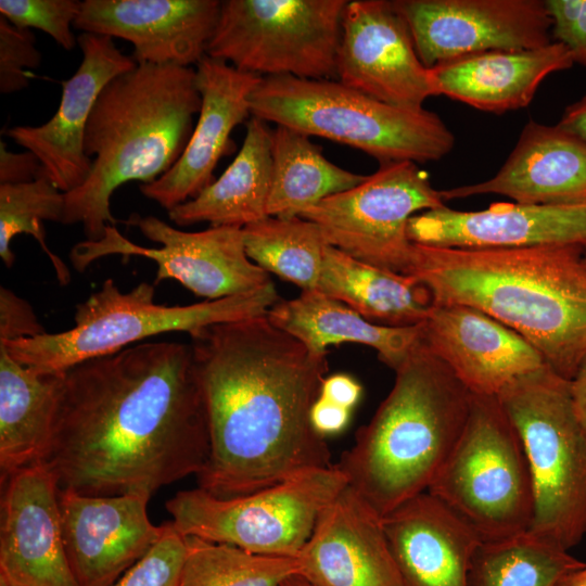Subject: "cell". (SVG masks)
Wrapping results in <instances>:
<instances>
[{
  "label": "cell",
  "mask_w": 586,
  "mask_h": 586,
  "mask_svg": "<svg viewBox=\"0 0 586 586\" xmlns=\"http://www.w3.org/2000/svg\"><path fill=\"white\" fill-rule=\"evenodd\" d=\"M208 455L207 413L190 344L141 343L64 371L43 462L60 488L152 496L198 475Z\"/></svg>",
  "instance_id": "obj_1"
},
{
  "label": "cell",
  "mask_w": 586,
  "mask_h": 586,
  "mask_svg": "<svg viewBox=\"0 0 586 586\" xmlns=\"http://www.w3.org/2000/svg\"><path fill=\"white\" fill-rule=\"evenodd\" d=\"M190 337L209 432L199 488L232 498L333 466L310 422L327 355L266 315L209 324Z\"/></svg>",
  "instance_id": "obj_2"
},
{
  "label": "cell",
  "mask_w": 586,
  "mask_h": 586,
  "mask_svg": "<svg viewBox=\"0 0 586 586\" xmlns=\"http://www.w3.org/2000/svg\"><path fill=\"white\" fill-rule=\"evenodd\" d=\"M406 275L433 305L475 307L527 340L560 377L586 356V249L434 247L413 243Z\"/></svg>",
  "instance_id": "obj_3"
},
{
  "label": "cell",
  "mask_w": 586,
  "mask_h": 586,
  "mask_svg": "<svg viewBox=\"0 0 586 586\" xmlns=\"http://www.w3.org/2000/svg\"><path fill=\"white\" fill-rule=\"evenodd\" d=\"M201 94L192 66L137 64L112 79L90 114L84 140L90 174L65 193L62 224L81 225L87 240H100L117 219L111 196L129 181L150 183L183 153L199 114Z\"/></svg>",
  "instance_id": "obj_4"
},
{
  "label": "cell",
  "mask_w": 586,
  "mask_h": 586,
  "mask_svg": "<svg viewBox=\"0 0 586 586\" xmlns=\"http://www.w3.org/2000/svg\"><path fill=\"white\" fill-rule=\"evenodd\" d=\"M471 397L421 337L336 463L348 486L382 518L428 492L462 433Z\"/></svg>",
  "instance_id": "obj_5"
},
{
  "label": "cell",
  "mask_w": 586,
  "mask_h": 586,
  "mask_svg": "<svg viewBox=\"0 0 586 586\" xmlns=\"http://www.w3.org/2000/svg\"><path fill=\"white\" fill-rule=\"evenodd\" d=\"M251 116L358 149L380 164L440 161L455 137L438 115L394 106L336 79L263 77Z\"/></svg>",
  "instance_id": "obj_6"
},
{
  "label": "cell",
  "mask_w": 586,
  "mask_h": 586,
  "mask_svg": "<svg viewBox=\"0 0 586 586\" xmlns=\"http://www.w3.org/2000/svg\"><path fill=\"white\" fill-rule=\"evenodd\" d=\"M154 293V285L148 282L123 292L112 279H106L100 290L76 306L73 328L34 337L0 340V344L24 366L43 372H64L161 333L183 331L191 335L209 324L264 316L280 301L272 281L250 293L187 306L156 304Z\"/></svg>",
  "instance_id": "obj_7"
},
{
  "label": "cell",
  "mask_w": 586,
  "mask_h": 586,
  "mask_svg": "<svg viewBox=\"0 0 586 586\" xmlns=\"http://www.w3.org/2000/svg\"><path fill=\"white\" fill-rule=\"evenodd\" d=\"M498 398L519 432L531 468L534 520L530 532L569 550L586 536V428L570 380L547 365Z\"/></svg>",
  "instance_id": "obj_8"
},
{
  "label": "cell",
  "mask_w": 586,
  "mask_h": 586,
  "mask_svg": "<svg viewBox=\"0 0 586 586\" xmlns=\"http://www.w3.org/2000/svg\"><path fill=\"white\" fill-rule=\"evenodd\" d=\"M428 492L482 542L530 531L535 510L531 468L498 396L472 394L462 433Z\"/></svg>",
  "instance_id": "obj_9"
},
{
  "label": "cell",
  "mask_w": 586,
  "mask_h": 586,
  "mask_svg": "<svg viewBox=\"0 0 586 586\" xmlns=\"http://www.w3.org/2000/svg\"><path fill=\"white\" fill-rule=\"evenodd\" d=\"M347 485L333 464L232 498H219L199 487L180 491L166 502V509L184 536L259 555L296 557L322 510Z\"/></svg>",
  "instance_id": "obj_10"
},
{
  "label": "cell",
  "mask_w": 586,
  "mask_h": 586,
  "mask_svg": "<svg viewBox=\"0 0 586 586\" xmlns=\"http://www.w3.org/2000/svg\"><path fill=\"white\" fill-rule=\"evenodd\" d=\"M346 0H225L206 55L262 77L336 79Z\"/></svg>",
  "instance_id": "obj_11"
},
{
  "label": "cell",
  "mask_w": 586,
  "mask_h": 586,
  "mask_svg": "<svg viewBox=\"0 0 586 586\" xmlns=\"http://www.w3.org/2000/svg\"><path fill=\"white\" fill-rule=\"evenodd\" d=\"M441 191L413 162L380 164L358 186L331 195L298 216L319 226L329 245L369 265L406 275L413 243L409 219L444 206Z\"/></svg>",
  "instance_id": "obj_12"
},
{
  "label": "cell",
  "mask_w": 586,
  "mask_h": 586,
  "mask_svg": "<svg viewBox=\"0 0 586 586\" xmlns=\"http://www.w3.org/2000/svg\"><path fill=\"white\" fill-rule=\"evenodd\" d=\"M128 224L137 226L144 237L162 246L151 249L135 244L115 226L107 225L100 240H86L72 249L69 258L75 269L82 272L94 260L114 254L143 256L157 265L154 284L175 279L207 300L250 293L271 282L268 272L249 258L240 227H211L188 232L157 217L138 215Z\"/></svg>",
  "instance_id": "obj_13"
},
{
  "label": "cell",
  "mask_w": 586,
  "mask_h": 586,
  "mask_svg": "<svg viewBox=\"0 0 586 586\" xmlns=\"http://www.w3.org/2000/svg\"><path fill=\"white\" fill-rule=\"evenodd\" d=\"M422 63L434 65L492 50L550 43L551 18L542 0H394Z\"/></svg>",
  "instance_id": "obj_14"
},
{
  "label": "cell",
  "mask_w": 586,
  "mask_h": 586,
  "mask_svg": "<svg viewBox=\"0 0 586 586\" xmlns=\"http://www.w3.org/2000/svg\"><path fill=\"white\" fill-rule=\"evenodd\" d=\"M336 80L384 103L418 110L440 95L392 1H347L336 55Z\"/></svg>",
  "instance_id": "obj_15"
},
{
  "label": "cell",
  "mask_w": 586,
  "mask_h": 586,
  "mask_svg": "<svg viewBox=\"0 0 586 586\" xmlns=\"http://www.w3.org/2000/svg\"><path fill=\"white\" fill-rule=\"evenodd\" d=\"M77 41L82 60L74 75L62 82L55 114L42 125L15 126L7 131L38 157L40 176L64 193L80 187L90 174L92 158L85 152L84 140L98 97L112 79L137 65L111 37L82 33Z\"/></svg>",
  "instance_id": "obj_16"
},
{
  "label": "cell",
  "mask_w": 586,
  "mask_h": 586,
  "mask_svg": "<svg viewBox=\"0 0 586 586\" xmlns=\"http://www.w3.org/2000/svg\"><path fill=\"white\" fill-rule=\"evenodd\" d=\"M63 542L79 586H111L160 539L151 496H90L59 488Z\"/></svg>",
  "instance_id": "obj_17"
},
{
  "label": "cell",
  "mask_w": 586,
  "mask_h": 586,
  "mask_svg": "<svg viewBox=\"0 0 586 586\" xmlns=\"http://www.w3.org/2000/svg\"><path fill=\"white\" fill-rule=\"evenodd\" d=\"M1 484L0 578L11 586H79L64 547L52 471L38 463Z\"/></svg>",
  "instance_id": "obj_18"
},
{
  "label": "cell",
  "mask_w": 586,
  "mask_h": 586,
  "mask_svg": "<svg viewBox=\"0 0 586 586\" xmlns=\"http://www.w3.org/2000/svg\"><path fill=\"white\" fill-rule=\"evenodd\" d=\"M218 0H85L74 28L120 38L137 64L196 65L215 31Z\"/></svg>",
  "instance_id": "obj_19"
},
{
  "label": "cell",
  "mask_w": 586,
  "mask_h": 586,
  "mask_svg": "<svg viewBox=\"0 0 586 586\" xmlns=\"http://www.w3.org/2000/svg\"><path fill=\"white\" fill-rule=\"evenodd\" d=\"M412 243L434 247L517 249L582 246L586 249V205L493 203L483 211L446 205L408 221Z\"/></svg>",
  "instance_id": "obj_20"
},
{
  "label": "cell",
  "mask_w": 586,
  "mask_h": 586,
  "mask_svg": "<svg viewBox=\"0 0 586 586\" xmlns=\"http://www.w3.org/2000/svg\"><path fill=\"white\" fill-rule=\"evenodd\" d=\"M262 78L204 55L195 65L201 107L189 142L168 171L140 186L141 193L169 211L211 184L232 130L251 117V95Z\"/></svg>",
  "instance_id": "obj_21"
},
{
  "label": "cell",
  "mask_w": 586,
  "mask_h": 586,
  "mask_svg": "<svg viewBox=\"0 0 586 586\" xmlns=\"http://www.w3.org/2000/svg\"><path fill=\"white\" fill-rule=\"evenodd\" d=\"M422 339L476 395L498 396L517 379L546 365L522 335L468 305H433L422 323Z\"/></svg>",
  "instance_id": "obj_22"
},
{
  "label": "cell",
  "mask_w": 586,
  "mask_h": 586,
  "mask_svg": "<svg viewBox=\"0 0 586 586\" xmlns=\"http://www.w3.org/2000/svg\"><path fill=\"white\" fill-rule=\"evenodd\" d=\"M296 559L316 586H403L383 518L348 485L322 510Z\"/></svg>",
  "instance_id": "obj_23"
},
{
  "label": "cell",
  "mask_w": 586,
  "mask_h": 586,
  "mask_svg": "<svg viewBox=\"0 0 586 586\" xmlns=\"http://www.w3.org/2000/svg\"><path fill=\"white\" fill-rule=\"evenodd\" d=\"M489 193L523 204L586 205V140L531 119L495 176L441 191L444 201Z\"/></svg>",
  "instance_id": "obj_24"
},
{
  "label": "cell",
  "mask_w": 586,
  "mask_h": 586,
  "mask_svg": "<svg viewBox=\"0 0 586 586\" xmlns=\"http://www.w3.org/2000/svg\"><path fill=\"white\" fill-rule=\"evenodd\" d=\"M403 586H468L482 539L438 498L424 492L383 517Z\"/></svg>",
  "instance_id": "obj_25"
},
{
  "label": "cell",
  "mask_w": 586,
  "mask_h": 586,
  "mask_svg": "<svg viewBox=\"0 0 586 586\" xmlns=\"http://www.w3.org/2000/svg\"><path fill=\"white\" fill-rule=\"evenodd\" d=\"M568 49L556 41L527 50H492L431 67L440 94L476 110L502 114L526 107L542 81L573 66Z\"/></svg>",
  "instance_id": "obj_26"
},
{
  "label": "cell",
  "mask_w": 586,
  "mask_h": 586,
  "mask_svg": "<svg viewBox=\"0 0 586 586\" xmlns=\"http://www.w3.org/2000/svg\"><path fill=\"white\" fill-rule=\"evenodd\" d=\"M266 316L315 354L327 355L330 345L364 344L374 348L379 359L394 371L422 337L423 322L407 327L375 324L317 289L280 300Z\"/></svg>",
  "instance_id": "obj_27"
},
{
  "label": "cell",
  "mask_w": 586,
  "mask_h": 586,
  "mask_svg": "<svg viewBox=\"0 0 586 586\" xmlns=\"http://www.w3.org/2000/svg\"><path fill=\"white\" fill-rule=\"evenodd\" d=\"M63 374L24 366L0 344L1 482L44 462Z\"/></svg>",
  "instance_id": "obj_28"
},
{
  "label": "cell",
  "mask_w": 586,
  "mask_h": 586,
  "mask_svg": "<svg viewBox=\"0 0 586 586\" xmlns=\"http://www.w3.org/2000/svg\"><path fill=\"white\" fill-rule=\"evenodd\" d=\"M271 132L266 122L251 116L231 164L195 198L167 211L169 219L181 227L207 221L211 227L243 228L267 217Z\"/></svg>",
  "instance_id": "obj_29"
},
{
  "label": "cell",
  "mask_w": 586,
  "mask_h": 586,
  "mask_svg": "<svg viewBox=\"0 0 586 586\" xmlns=\"http://www.w3.org/2000/svg\"><path fill=\"white\" fill-rule=\"evenodd\" d=\"M317 290L367 320L391 327L420 324L433 307L429 290L416 278L369 265L329 244Z\"/></svg>",
  "instance_id": "obj_30"
},
{
  "label": "cell",
  "mask_w": 586,
  "mask_h": 586,
  "mask_svg": "<svg viewBox=\"0 0 586 586\" xmlns=\"http://www.w3.org/2000/svg\"><path fill=\"white\" fill-rule=\"evenodd\" d=\"M367 176L344 169L324 157L308 136L276 125L271 132V186L267 215L290 218L320 201L349 190Z\"/></svg>",
  "instance_id": "obj_31"
},
{
  "label": "cell",
  "mask_w": 586,
  "mask_h": 586,
  "mask_svg": "<svg viewBox=\"0 0 586 586\" xmlns=\"http://www.w3.org/2000/svg\"><path fill=\"white\" fill-rule=\"evenodd\" d=\"M586 562L532 532L481 542L468 586H555Z\"/></svg>",
  "instance_id": "obj_32"
},
{
  "label": "cell",
  "mask_w": 586,
  "mask_h": 586,
  "mask_svg": "<svg viewBox=\"0 0 586 586\" xmlns=\"http://www.w3.org/2000/svg\"><path fill=\"white\" fill-rule=\"evenodd\" d=\"M242 229L253 263L302 291L317 289L328 244L318 225L300 216H267Z\"/></svg>",
  "instance_id": "obj_33"
},
{
  "label": "cell",
  "mask_w": 586,
  "mask_h": 586,
  "mask_svg": "<svg viewBox=\"0 0 586 586\" xmlns=\"http://www.w3.org/2000/svg\"><path fill=\"white\" fill-rule=\"evenodd\" d=\"M179 586H281L300 574L296 557L267 556L186 536Z\"/></svg>",
  "instance_id": "obj_34"
},
{
  "label": "cell",
  "mask_w": 586,
  "mask_h": 586,
  "mask_svg": "<svg viewBox=\"0 0 586 586\" xmlns=\"http://www.w3.org/2000/svg\"><path fill=\"white\" fill-rule=\"evenodd\" d=\"M65 193L48 178L17 184H0V257L5 267L14 264L10 247L12 239L21 233L31 235L49 257L60 284L71 281V272L62 259L46 243L43 221L62 222Z\"/></svg>",
  "instance_id": "obj_35"
},
{
  "label": "cell",
  "mask_w": 586,
  "mask_h": 586,
  "mask_svg": "<svg viewBox=\"0 0 586 586\" xmlns=\"http://www.w3.org/2000/svg\"><path fill=\"white\" fill-rule=\"evenodd\" d=\"M77 0H1L0 14L18 28H37L71 51L78 43L72 26L79 14Z\"/></svg>",
  "instance_id": "obj_36"
},
{
  "label": "cell",
  "mask_w": 586,
  "mask_h": 586,
  "mask_svg": "<svg viewBox=\"0 0 586 586\" xmlns=\"http://www.w3.org/2000/svg\"><path fill=\"white\" fill-rule=\"evenodd\" d=\"M160 539L111 586H179L186 558V536L171 522Z\"/></svg>",
  "instance_id": "obj_37"
},
{
  "label": "cell",
  "mask_w": 586,
  "mask_h": 586,
  "mask_svg": "<svg viewBox=\"0 0 586 586\" xmlns=\"http://www.w3.org/2000/svg\"><path fill=\"white\" fill-rule=\"evenodd\" d=\"M35 34L0 16V92L13 93L28 86V71L37 68L41 54Z\"/></svg>",
  "instance_id": "obj_38"
},
{
  "label": "cell",
  "mask_w": 586,
  "mask_h": 586,
  "mask_svg": "<svg viewBox=\"0 0 586 586\" xmlns=\"http://www.w3.org/2000/svg\"><path fill=\"white\" fill-rule=\"evenodd\" d=\"M551 37L563 44L574 64L586 68V0H546Z\"/></svg>",
  "instance_id": "obj_39"
},
{
  "label": "cell",
  "mask_w": 586,
  "mask_h": 586,
  "mask_svg": "<svg viewBox=\"0 0 586 586\" xmlns=\"http://www.w3.org/2000/svg\"><path fill=\"white\" fill-rule=\"evenodd\" d=\"M46 333L30 305L11 290L0 288V340L34 337Z\"/></svg>",
  "instance_id": "obj_40"
},
{
  "label": "cell",
  "mask_w": 586,
  "mask_h": 586,
  "mask_svg": "<svg viewBox=\"0 0 586 586\" xmlns=\"http://www.w3.org/2000/svg\"><path fill=\"white\" fill-rule=\"evenodd\" d=\"M41 173L38 157L29 152L14 153L0 142V184H17L37 179Z\"/></svg>",
  "instance_id": "obj_41"
},
{
  "label": "cell",
  "mask_w": 586,
  "mask_h": 586,
  "mask_svg": "<svg viewBox=\"0 0 586 586\" xmlns=\"http://www.w3.org/2000/svg\"><path fill=\"white\" fill-rule=\"evenodd\" d=\"M351 411L319 396L311 406L310 422L315 431L326 438L344 431L349 422Z\"/></svg>",
  "instance_id": "obj_42"
},
{
  "label": "cell",
  "mask_w": 586,
  "mask_h": 586,
  "mask_svg": "<svg viewBox=\"0 0 586 586\" xmlns=\"http://www.w3.org/2000/svg\"><path fill=\"white\" fill-rule=\"evenodd\" d=\"M362 393L360 383L347 373H334L322 380L319 396L352 410Z\"/></svg>",
  "instance_id": "obj_43"
},
{
  "label": "cell",
  "mask_w": 586,
  "mask_h": 586,
  "mask_svg": "<svg viewBox=\"0 0 586 586\" xmlns=\"http://www.w3.org/2000/svg\"><path fill=\"white\" fill-rule=\"evenodd\" d=\"M558 125L586 140V93L565 107Z\"/></svg>",
  "instance_id": "obj_44"
},
{
  "label": "cell",
  "mask_w": 586,
  "mask_h": 586,
  "mask_svg": "<svg viewBox=\"0 0 586 586\" xmlns=\"http://www.w3.org/2000/svg\"><path fill=\"white\" fill-rule=\"evenodd\" d=\"M570 385L576 415L586 428V356L570 381Z\"/></svg>",
  "instance_id": "obj_45"
},
{
  "label": "cell",
  "mask_w": 586,
  "mask_h": 586,
  "mask_svg": "<svg viewBox=\"0 0 586 586\" xmlns=\"http://www.w3.org/2000/svg\"><path fill=\"white\" fill-rule=\"evenodd\" d=\"M555 586H586V564L562 577Z\"/></svg>",
  "instance_id": "obj_46"
},
{
  "label": "cell",
  "mask_w": 586,
  "mask_h": 586,
  "mask_svg": "<svg viewBox=\"0 0 586 586\" xmlns=\"http://www.w3.org/2000/svg\"><path fill=\"white\" fill-rule=\"evenodd\" d=\"M281 586H316L301 574H294L288 577Z\"/></svg>",
  "instance_id": "obj_47"
},
{
  "label": "cell",
  "mask_w": 586,
  "mask_h": 586,
  "mask_svg": "<svg viewBox=\"0 0 586 586\" xmlns=\"http://www.w3.org/2000/svg\"><path fill=\"white\" fill-rule=\"evenodd\" d=\"M0 586H11L3 578H0Z\"/></svg>",
  "instance_id": "obj_48"
},
{
  "label": "cell",
  "mask_w": 586,
  "mask_h": 586,
  "mask_svg": "<svg viewBox=\"0 0 586 586\" xmlns=\"http://www.w3.org/2000/svg\"><path fill=\"white\" fill-rule=\"evenodd\" d=\"M585 262H586V254H585Z\"/></svg>",
  "instance_id": "obj_49"
},
{
  "label": "cell",
  "mask_w": 586,
  "mask_h": 586,
  "mask_svg": "<svg viewBox=\"0 0 586 586\" xmlns=\"http://www.w3.org/2000/svg\"><path fill=\"white\" fill-rule=\"evenodd\" d=\"M9 584V583H8Z\"/></svg>",
  "instance_id": "obj_50"
}]
</instances>
